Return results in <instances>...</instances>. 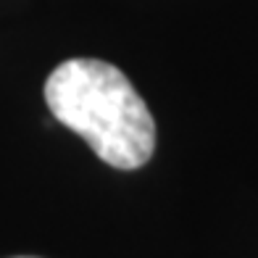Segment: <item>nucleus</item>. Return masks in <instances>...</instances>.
I'll return each mask as SVG.
<instances>
[{
  "instance_id": "f257e3e1",
  "label": "nucleus",
  "mask_w": 258,
  "mask_h": 258,
  "mask_svg": "<svg viewBox=\"0 0 258 258\" xmlns=\"http://www.w3.org/2000/svg\"><path fill=\"white\" fill-rule=\"evenodd\" d=\"M45 103L55 121L77 132L113 169L132 171L156 150V121L145 100L116 66L72 58L45 82Z\"/></svg>"
}]
</instances>
